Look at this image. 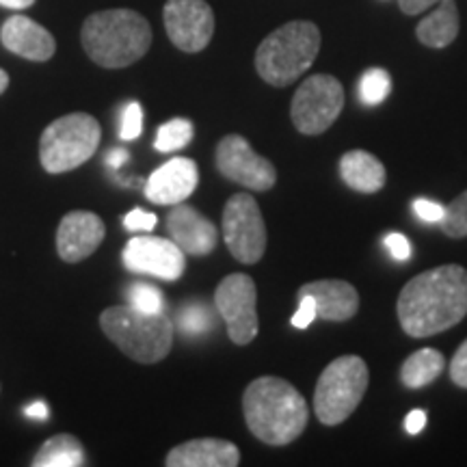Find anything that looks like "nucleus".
<instances>
[{"label":"nucleus","instance_id":"0eeeda50","mask_svg":"<svg viewBox=\"0 0 467 467\" xmlns=\"http://www.w3.org/2000/svg\"><path fill=\"white\" fill-rule=\"evenodd\" d=\"M368 388V366L358 355H344L325 368L314 392V411L327 426L342 424L359 407Z\"/></svg>","mask_w":467,"mask_h":467},{"label":"nucleus","instance_id":"dca6fc26","mask_svg":"<svg viewBox=\"0 0 467 467\" xmlns=\"http://www.w3.org/2000/svg\"><path fill=\"white\" fill-rule=\"evenodd\" d=\"M167 230L171 241L189 255L213 254L219 243V230L200 210L186 203H175L167 217Z\"/></svg>","mask_w":467,"mask_h":467},{"label":"nucleus","instance_id":"9b49d317","mask_svg":"<svg viewBox=\"0 0 467 467\" xmlns=\"http://www.w3.org/2000/svg\"><path fill=\"white\" fill-rule=\"evenodd\" d=\"M217 169L232 182L247 186L251 191H268L277 182L273 162L255 154L249 141L241 134H227L217 148Z\"/></svg>","mask_w":467,"mask_h":467},{"label":"nucleus","instance_id":"9d476101","mask_svg":"<svg viewBox=\"0 0 467 467\" xmlns=\"http://www.w3.org/2000/svg\"><path fill=\"white\" fill-rule=\"evenodd\" d=\"M255 303H258V290L254 279L244 273L227 275L214 292V306L225 320L227 336L238 347L254 342V337L258 336L260 323Z\"/></svg>","mask_w":467,"mask_h":467},{"label":"nucleus","instance_id":"1a4fd4ad","mask_svg":"<svg viewBox=\"0 0 467 467\" xmlns=\"http://www.w3.org/2000/svg\"><path fill=\"white\" fill-rule=\"evenodd\" d=\"M223 241L241 265H255L266 251V225L260 206L247 192H238L223 208Z\"/></svg>","mask_w":467,"mask_h":467},{"label":"nucleus","instance_id":"cd10ccee","mask_svg":"<svg viewBox=\"0 0 467 467\" xmlns=\"http://www.w3.org/2000/svg\"><path fill=\"white\" fill-rule=\"evenodd\" d=\"M128 299H130V306H134L141 312H162L165 307V299H162V292L154 285L148 284H134L130 290H128Z\"/></svg>","mask_w":467,"mask_h":467},{"label":"nucleus","instance_id":"5701e85b","mask_svg":"<svg viewBox=\"0 0 467 467\" xmlns=\"http://www.w3.org/2000/svg\"><path fill=\"white\" fill-rule=\"evenodd\" d=\"M443 366H446V359H443L440 350L435 348L416 350V353L409 355L405 364H402V370H400L402 383L411 389L424 388V385L433 383L435 379L441 375Z\"/></svg>","mask_w":467,"mask_h":467},{"label":"nucleus","instance_id":"6ab92c4d","mask_svg":"<svg viewBox=\"0 0 467 467\" xmlns=\"http://www.w3.org/2000/svg\"><path fill=\"white\" fill-rule=\"evenodd\" d=\"M303 295L317 301L318 318L323 320L342 323V320L353 318L359 309L358 290L348 282H340V279H320V282L301 285L299 296Z\"/></svg>","mask_w":467,"mask_h":467},{"label":"nucleus","instance_id":"ea45409f","mask_svg":"<svg viewBox=\"0 0 467 467\" xmlns=\"http://www.w3.org/2000/svg\"><path fill=\"white\" fill-rule=\"evenodd\" d=\"M7 87H9V74L5 72V69H0V96L7 91Z\"/></svg>","mask_w":467,"mask_h":467},{"label":"nucleus","instance_id":"aec40b11","mask_svg":"<svg viewBox=\"0 0 467 467\" xmlns=\"http://www.w3.org/2000/svg\"><path fill=\"white\" fill-rule=\"evenodd\" d=\"M340 175L347 186L359 192H377L385 184L383 162L364 150H353L342 156Z\"/></svg>","mask_w":467,"mask_h":467},{"label":"nucleus","instance_id":"2eb2a0df","mask_svg":"<svg viewBox=\"0 0 467 467\" xmlns=\"http://www.w3.org/2000/svg\"><path fill=\"white\" fill-rule=\"evenodd\" d=\"M200 182L195 161L191 159H171L161 165L145 182V197L159 206H175L192 195Z\"/></svg>","mask_w":467,"mask_h":467},{"label":"nucleus","instance_id":"2f4dec72","mask_svg":"<svg viewBox=\"0 0 467 467\" xmlns=\"http://www.w3.org/2000/svg\"><path fill=\"white\" fill-rule=\"evenodd\" d=\"M385 249L389 251V255H392L394 260L399 262H407L411 258V243L407 241L405 234H399V232H392L385 236Z\"/></svg>","mask_w":467,"mask_h":467},{"label":"nucleus","instance_id":"f704fd0d","mask_svg":"<svg viewBox=\"0 0 467 467\" xmlns=\"http://www.w3.org/2000/svg\"><path fill=\"white\" fill-rule=\"evenodd\" d=\"M440 3H441V0H399L400 11H402V14H407V16L424 14V11L437 7Z\"/></svg>","mask_w":467,"mask_h":467},{"label":"nucleus","instance_id":"393cba45","mask_svg":"<svg viewBox=\"0 0 467 467\" xmlns=\"http://www.w3.org/2000/svg\"><path fill=\"white\" fill-rule=\"evenodd\" d=\"M392 91V78L381 67L366 69L359 80V100L366 107H379Z\"/></svg>","mask_w":467,"mask_h":467},{"label":"nucleus","instance_id":"20e7f679","mask_svg":"<svg viewBox=\"0 0 467 467\" xmlns=\"http://www.w3.org/2000/svg\"><path fill=\"white\" fill-rule=\"evenodd\" d=\"M100 327L121 353L145 366L159 364L173 347V325L162 312L113 306L100 314Z\"/></svg>","mask_w":467,"mask_h":467},{"label":"nucleus","instance_id":"4c0bfd02","mask_svg":"<svg viewBox=\"0 0 467 467\" xmlns=\"http://www.w3.org/2000/svg\"><path fill=\"white\" fill-rule=\"evenodd\" d=\"M107 165L109 167H113V169H119L121 165H126V161H128V151L124 150V148H115V150H110L109 154H107Z\"/></svg>","mask_w":467,"mask_h":467},{"label":"nucleus","instance_id":"b1692460","mask_svg":"<svg viewBox=\"0 0 467 467\" xmlns=\"http://www.w3.org/2000/svg\"><path fill=\"white\" fill-rule=\"evenodd\" d=\"M192 134L195 132H192L191 121L178 117V119L167 121V124H162L159 128L154 139V148L162 151V154H171V151L186 148V145L192 141Z\"/></svg>","mask_w":467,"mask_h":467},{"label":"nucleus","instance_id":"f257e3e1","mask_svg":"<svg viewBox=\"0 0 467 467\" xmlns=\"http://www.w3.org/2000/svg\"><path fill=\"white\" fill-rule=\"evenodd\" d=\"M396 312L411 337H429L459 325L467 314V271L446 265L413 277L402 288Z\"/></svg>","mask_w":467,"mask_h":467},{"label":"nucleus","instance_id":"c9c22d12","mask_svg":"<svg viewBox=\"0 0 467 467\" xmlns=\"http://www.w3.org/2000/svg\"><path fill=\"white\" fill-rule=\"evenodd\" d=\"M426 426V413L422 411V409H413V411L407 413L405 418V431L409 435H418L422 433Z\"/></svg>","mask_w":467,"mask_h":467},{"label":"nucleus","instance_id":"c85d7f7f","mask_svg":"<svg viewBox=\"0 0 467 467\" xmlns=\"http://www.w3.org/2000/svg\"><path fill=\"white\" fill-rule=\"evenodd\" d=\"M143 132V109L139 102H128L124 113H121V128L119 139L121 141H134L141 137Z\"/></svg>","mask_w":467,"mask_h":467},{"label":"nucleus","instance_id":"a878e982","mask_svg":"<svg viewBox=\"0 0 467 467\" xmlns=\"http://www.w3.org/2000/svg\"><path fill=\"white\" fill-rule=\"evenodd\" d=\"M441 232L451 238L467 236V191L454 200L451 206H446L443 219L440 221Z\"/></svg>","mask_w":467,"mask_h":467},{"label":"nucleus","instance_id":"4468645a","mask_svg":"<svg viewBox=\"0 0 467 467\" xmlns=\"http://www.w3.org/2000/svg\"><path fill=\"white\" fill-rule=\"evenodd\" d=\"M104 236H107V227L96 213H87V210L67 213L57 230L58 258L67 265L83 262L100 247Z\"/></svg>","mask_w":467,"mask_h":467},{"label":"nucleus","instance_id":"4be33fe9","mask_svg":"<svg viewBox=\"0 0 467 467\" xmlns=\"http://www.w3.org/2000/svg\"><path fill=\"white\" fill-rule=\"evenodd\" d=\"M85 463L83 443L67 433L50 437L33 457V467H80Z\"/></svg>","mask_w":467,"mask_h":467},{"label":"nucleus","instance_id":"423d86ee","mask_svg":"<svg viewBox=\"0 0 467 467\" xmlns=\"http://www.w3.org/2000/svg\"><path fill=\"white\" fill-rule=\"evenodd\" d=\"M102 130L89 113L58 117L39 139V161L48 173H66L78 169L100 148Z\"/></svg>","mask_w":467,"mask_h":467},{"label":"nucleus","instance_id":"ddd939ff","mask_svg":"<svg viewBox=\"0 0 467 467\" xmlns=\"http://www.w3.org/2000/svg\"><path fill=\"white\" fill-rule=\"evenodd\" d=\"M124 266L132 273H143L175 282L186 268V254L173 241L161 236H134L121 254Z\"/></svg>","mask_w":467,"mask_h":467},{"label":"nucleus","instance_id":"412c9836","mask_svg":"<svg viewBox=\"0 0 467 467\" xmlns=\"http://www.w3.org/2000/svg\"><path fill=\"white\" fill-rule=\"evenodd\" d=\"M418 39L429 48H446L459 35V9L454 0H441L418 25Z\"/></svg>","mask_w":467,"mask_h":467},{"label":"nucleus","instance_id":"f3484780","mask_svg":"<svg viewBox=\"0 0 467 467\" xmlns=\"http://www.w3.org/2000/svg\"><path fill=\"white\" fill-rule=\"evenodd\" d=\"M0 42L14 55L28 61H50L57 50V42L48 28L26 16H11L0 28Z\"/></svg>","mask_w":467,"mask_h":467},{"label":"nucleus","instance_id":"a211bd4d","mask_svg":"<svg viewBox=\"0 0 467 467\" xmlns=\"http://www.w3.org/2000/svg\"><path fill=\"white\" fill-rule=\"evenodd\" d=\"M241 463V451L227 440H191L175 446L167 454L169 467H236Z\"/></svg>","mask_w":467,"mask_h":467},{"label":"nucleus","instance_id":"58836bf2","mask_svg":"<svg viewBox=\"0 0 467 467\" xmlns=\"http://www.w3.org/2000/svg\"><path fill=\"white\" fill-rule=\"evenodd\" d=\"M35 0H0V7L7 9H26L31 7Z\"/></svg>","mask_w":467,"mask_h":467},{"label":"nucleus","instance_id":"7c9ffc66","mask_svg":"<svg viewBox=\"0 0 467 467\" xmlns=\"http://www.w3.org/2000/svg\"><path fill=\"white\" fill-rule=\"evenodd\" d=\"M317 318H318L317 301H314L312 296H307V295L299 296V309H296L295 317L290 318L292 327H296V329H307V327L312 325Z\"/></svg>","mask_w":467,"mask_h":467},{"label":"nucleus","instance_id":"bb28decb","mask_svg":"<svg viewBox=\"0 0 467 467\" xmlns=\"http://www.w3.org/2000/svg\"><path fill=\"white\" fill-rule=\"evenodd\" d=\"M180 327L186 336H203L213 327V312L202 303H192L180 312Z\"/></svg>","mask_w":467,"mask_h":467},{"label":"nucleus","instance_id":"473e14b6","mask_svg":"<svg viewBox=\"0 0 467 467\" xmlns=\"http://www.w3.org/2000/svg\"><path fill=\"white\" fill-rule=\"evenodd\" d=\"M413 210H416V214L424 223H440L443 219V213H446V206L431 200H416L413 202Z\"/></svg>","mask_w":467,"mask_h":467},{"label":"nucleus","instance_id":"f8f14e48","mask_svg":"<svg viewBox=\"0 0 467 467\" xmlns=\"http://www.w3.org/2000/svg\"><path fill=\"white\" fill-rule=\"evenodd\" d=\"M162 20L171 44L182 52H202L213 39L214 14L206 0H167Z\"/></svg>","mask_w":467,"mask_h":467},{"label":"nucleus","instance_id":"c756f323","mask_svg":"<svg viewBox=\"0 0 467 467\" xmlns=\"http://www.w3.org/2000/svg\"><path fill=\"white\" fill-rule=\"evenodd\" d=\"M159 223L154 213H145L143 208H134L124 217V227L128 232H151Z\"/></svg>","mask_w":467,"mask_h":467},{"label":"nucleus","instance_id":"7ed1b4c3","mask_svg":"<svg viewBox=\"0 0 467 467\" xmlns=\"http://www.w3.org/2000/svg\"><path fill=\"white\" fill-rule=\"evenodd\" d=\"M80 42L93 63L109 69L128 67L148 55L150 22L132 9H107L91 14L80 28Z\"/></svg>","mask_w":467,"mask_h":467},{"label":"nucleus","instance_id":"e433bc0d","mask_svg":"<svg viewBox=\"0 0 467 467\" xmlns=\"http://www.w3.org/2000/svg\"><path fill=\"white\" fill-rule=\"evenodd\" d=\"M25 413L28 418H33V420H48L50 418V409L46 407V402H42V400H37V402H33V405H28L26 409H25Z\"/></svg>","mask_w":467,"mask_h":467},{"label":"nucleus","instance_id":"6e6552de","mask_svg":"<svg viewBox=\"0 0 467 467\" xmlns=\"http://www.w3.org/2000/svg\"><path fill=\"white\" fill-rule=\"evenodd\" d=\"M344 89L334 76L317 74L303 80L290 104L292 124L303 134H320L340 117Z\"/></svg>","mask_w":467,"mask_h":467},{"label":"nucleus","instance_id":"f03ea898","mask_svg":"<svg viewBox=\"0 0 467 467\" xmlns=\"http://www.w3.org/2000/svg\"><path fill=\"white\" fill-rule=\"evenodd\" d=\"M243 413L254 437L268 446L295 441L309 420L307 402L299 389L277 377H260L247 385Z\"/></svg>","mask_w":467,"mask_h":467},{"label":"nucleus","instance_id":"39448f33","mask_svg":"<svg viewBox=\"0 0 467 467\" xmlns=\"http://www.w3.org/2000/svg\"><path fill=\"white\" fill-rule=\"evenodd\" d=\"M320 31L317 25L295 20L279 26L255 50V69L273 87H288L317 61Z\"/></svg>","mask_w":467,"mask_h":467},{"label":"nucleus","instance_id":"72a5a7b5","mask_svg":"<svg viewBox=\"0 0 467 467\" xmlns=\"http://www.w3.org/2000/svg\"><path fill=\"white\" fill-rule=\"evenodd\" d=\"M451 377L459 388L467 389V340L461 344L451 361Z\"/></svg>","mask_w":467,"mask_h":467}]
</instances>
